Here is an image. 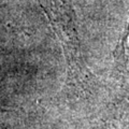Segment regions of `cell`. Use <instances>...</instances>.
<instances>
[{
  "label": "cell",
  "mask_w": 129,
  "mask_h": 129,
  "mask_svg": "<svg viewBox=\"0 0 129 129\" xmlns=\"http://www.w3.org/2000/svg\"><path fill=\"white\" fill-rule=\"evenodd\" d=\"M114 58L119 71H129V22L116 46Z\"/></svg>",
  "instance_id": "cell-2"
},
{
  "label": "cell",
  "mask_w": 129,
  "mask_h": 129,
  "mask_svg": "<svg viewBox=\"0 0 129 129\" xmlns=\"http://www.w3.org/2000/svg\"><path fill=\"white\" fill-rule=\"evenodd\" d=\"M62 48L68 74L76 82H87L89 70L82 55L71 0H37Z\"/></svg>",
  "instance_id": "cell-1"
}]
</instances>
